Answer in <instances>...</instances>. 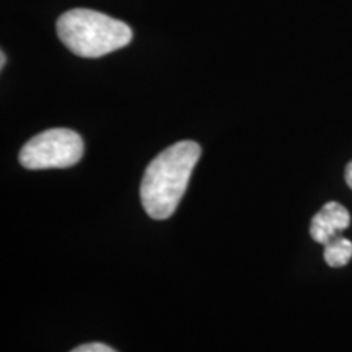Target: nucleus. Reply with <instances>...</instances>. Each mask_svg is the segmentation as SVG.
Returning a JSON list of instances; mask_svg holds the SVG:
<instances>
[{"label":"nucleus","mask_w":352,"mask_h":352,"mask_svg":"<svg viewBox=\"0 0 352 352\" xmlns=\"http://www.w3.org/2000/svg\"><path fill=\"white\" fill-rule=\"evenodd\" d=\"M346 183L347 186L352 189V160L349 162V165L346 166Z\"/></svg>","instance_id":"7"},{"label":"nucleus","mask_w":352,"mask_h":352,"mask_svg":"<svg viewBox=\"0 0 352 352\" xmlns=\"http://www.w3.org/2000/svg\"><path fill=\"white\" fill-rule=\"evenodd\" d=\"M351 223V215L340 202H328L321 208L310 223V235L316 243L327 245L329 240L346 230Z\"/></svg>","instance_id":"4"},{"label":"nucleus","mask_w":352,"mask_h":352,"mask_svg":"<svg viewBox=\"0 0 352 352\" xmlns=\"http://www.w3.org/2000/svg\"><path fill=\"white\" fill-rule=\"evenodd\" d=\"M324 261L331 267H342L352 258V241L338 235L324 245Z\"/></svg>","instance_id":"5"},{"label":"nucleus","mask_w":352,"mask_h":352,"mask_svg":"<svg viewBox=\"0 0 352 352\" xmlns=\"http://www.w3.org/2000/svg\"><path fill=\"white\" fill-rule=\"evenodd\" d=\"M199 157V144L182 140L158 153L148 164L140 184V201L148 217L164 220L173 215Z\"/></svg>","instance_id":"1"},{"label":"nucleus","mask_w":352,"mask_h":352,"mask_svg":"<svg viewBox=\"0 0 352 352\" xmlns=\"http://www.w3.org/2000/svg\"><path fill=\"white\" fill-rule=\"evenodd\" d=\"M57 36L80 57H101L127 46L132 30L124 21L88 8H74L57 20Z\"/></svg>","instance_id":"2"},{"label":"nucleus","mask_w":352,"mask_h":352,"mask_svg":"<svg viewBox=\"0 0 352 352\" xmlns=\"http://www.w3.org/2000/svg\"><path fill=\"white\" fill-rule=\"evenodd\" d=\"M70 352H118V351H114L113 347H109L107 344H101V342H90V344L78 346Z\"/></svg>","instance_id":"6"},{"label":"nucleus","mask_w":352,"mask_h":352,"mask_svg":"<svg viewBox=\"0 0 352 352\" xmlns=\"http://www.w3.org/2000/svg\"><path fill=\"white\" fill-rule=\"evenodd\" d=\"M82 155L80 135L72 129L57 127L30 139L20 152V164L28 170L69 168L78 164Z\"/></svg>","instance_id":"3"},{"label":"nucleus","mask_w":352,"mask_h":352,"mask_svg":"<svg viewBox=\"0 0 352 352\" xmlns=\"http://www.w3.org/2000/svg\"><path fill=\"white\" fill-rule=\"evenodd\" d=\"M0 59H2V64H0V67H6V59H7V57H6V52H3L2 51V54H0Z\"/></svg>","instance_id":"8"}]
</instances>
